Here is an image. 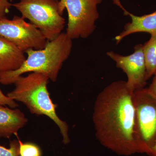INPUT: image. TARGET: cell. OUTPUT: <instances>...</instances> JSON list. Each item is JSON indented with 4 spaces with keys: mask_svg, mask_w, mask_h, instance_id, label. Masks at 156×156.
<instances>
[{
    "mask_svg": "<svg viewBox=\"0 0 156 156\" xmlns=\"http://www.w3.org/2000/svg\"><path fill=\"white\" fill-rule=\"evenodd\" d=\"M107 55L115 62L117 67L126 74V84L129 89L134 92L144 88L148 79L143 53V45H136L134 52L128 56L120 55L112 51L107 52Z\"/></svg>",
    "mask_w": 156,
    "mask_h": 156,
    "instance_id": "ba28073f",
    "label": "cell"
},
{
    "mask_svg": "<svg viewBox=\"0 0 156 156\" xmlns=\"http://www.w3.org/2000/svg\"><path fill=\"white\" fill-rule=\"evenodd\" d=\"M19 143V154L20 156H41V149L33 143H23L16 134Z\"/></svg>",
    "mask_w": 156,
    "mask_h": 156,
    "instance_id": "4fadbf2b",
    "label": "cell"
},
{
    "mask_svg": "<svg viewBox=\"0 0 156 156\" xmlns=\"http://www.w3.org/2000/svg\"><path fill=\"white\" fill-rule=\"evenodd\" d=\"M0 105L9 107L12 108H17L18 106L16 101L5 95L0 88Z\"/></svg>",
    "mask_w": 156,
    "mask_h": 156,
    "instance_id": "9a60e30c",
    "label": "cell"
},
{
    "mask_svg": "<svg viewBox=\"0 0 156 156\" xmlns=\"http://www.w3.org/2000/svg\"><path fill=\"white\" fill-rule=\"evenodd\" d=\"M143 53L149 79L156 73V34L151 35L149 40L143 45Z\"/></svg>",
    "mask_w": 156,
    "mask_h": 156,
    "instance_id": "7c38bea8",
    "label": "cell"
},
{
    "mask_svg": "<svg viewBox=\"0 0 156 156\" xmlns=\"http://www.w3.org/2000/svg\"><path fill=\"white\" fill-rule=\"evenodd\" d=\"M115 5L122 9L126 16H129L131 22L126 23L121 33L115 37V40L118 44L124 38L136 33H147L151 35L156 34V11L151 14L142 16H136L130 13L123 7L120 0H112Z\"/></svg>",
    "mask_w": 156,
    "mask_h": 156,
    "instance_id": "9c48e42d",
    "label": "cell"
},
{
    "mask_svg": "<svg viewBox=\"0 0 156 156\" xmlns=\"http://www.w3.org/2000/svg\"><path fill=\"white\" fill-rule=\"evenodd\" d=\"M150 156H156V142L152 150Z\"/></svg>",
    "mask_w": 156,
    "mask_h": 156,
    "instance_id": "ac0fdd59",
    "label": "cell"
},
{
    "mask_svg": "<svg viewBox=\"0 0 156 156\" xmlns=\"http://www.w3.org/2000/svg\"><path fill=\"white\" fill-rule=\"evenodd\" d=\"M12 4L9 0H0V18L6 17L10 11Z\"/></svg>",
    "mask_w": 156,
    "mask_h": 156,
    "instance_id": "2e32d148",
    "label": "cell"
},
{
    "mask_svg": "<svg viewBox=\"0 0 156 156\" xmlns=\"http://www.w3.org/2000/svg\"><path fill=\"white\" fill-rule=\"evenodd\" d=\"M24 53L13 43L0 36V73L19 68L26 58Z\"/></svg>",
    "mask_w": 156,
    "mask_h": 156,
    "instance_id": "8fae6325",
    "label": "cell"
},
{
    "mask_svg": "<svg viewBox=\"0 0 156 156\" xmlns=\"http://www.w3.org/2000/svg\"><path fill=\"white\" fill-rule=\"evenodd\" d=\"M49 80L47 76L41 73H31L26 76H20L14 83V90L7 95L25 105L33 114L46 115L53 120L60 130L62 143L69 144L70 139L68 125L56 114L58 105L53 103L50 98L48 89Z\"/></svg>",
    "mask_w": 156,
    "mask_h": 156,
    "instance_id": "3957f363",
    "label": "cell"
},
{
    "mask_svg": "<svg viewBox=\"0 0 156 156\" xmlns=\"http://www.w3.org/2000/svg\"><path fill=\"white\" fill-rule=\"evenodd\" d=\"M102 0H58L59 13L66 9L68 23L66 34L72 40L86 39L96 29L99 14L98 7Z\"/></svg>",
    "mask_w": 156,
    "mask_h": 156,
    "instance_id": "8992f818",
    "label": "cell"
},
{
    "mask_svg": "<svg viewBox=\"0 0 156 156\" xmlns=\"http://www.w3.org/2000/svg\"><path fill=\"white\" fill-rule=\"evenodd\" d=\"M28 122L19 109L0 105V138H9L16 135Z\"/></svg>",
    "mask_w": 156,
    "mask_h": 156,
    "instance_id": "30bf717a",
    "label": "cell"
},
{
    "mask_svg": "<svg viewBox=\"0 0 156 156\" xmlns=\"http://www.w3.org/2000/svg\"><path fill=\"white\" fill-rule=\"evenodd\" d=\"M0 156H20L18 139L11 141L9 148L0 145Z\"/></svg>",
    "mask_w": 156,
    "mask_h": 156,
    "instance_id": "5bb4252c",
    "label": "cell"
},
{
    "mask_svg": "<svg viewBox=\"0 0 156 156\" xmlns=\"http://www.w3.org/2000/svg\"><path fill=\"white\" fill-rule=\"evenodd\" d=\"M0 36L13 43L24 53L29 49H43L48 41L35 26L18 16L11 20L6 17L0 18Z\"/></svg>",
    "mask_w": 156,
    "mask_h": 156,
    "instance_id": "52a82bcc",
    "label": "cell"
},
{
    "mask_svg": "<svg viewBox=\"0 0 156 156\" xmlns=\"http://www.w3.org/2000/svg\"><path fill=\"white\" fill-rule=\"evenodd\" d=\"M135 136L140 154L150 156L156 142V98L148 88L133 92Z\"/></svg>",
    "mask_w": 156,
    "mask_h": 156,
    "instance_id": "5b68a950",
    "label": "cell"
},
{
    "mask_svg": "<svg viewBox=\"0 0 156 156\" xmlns=\"http://www.w3.org/2000/svg\"><path fill=\"white\" fill-rule=\"evenodd\" d=\"M147 88L151 94L156 98V73L154 75V77L149 87Z\"/></svg>",
    "mask_w": 156,
    "mask_h": 156,
    "instance_id": "e0dca14e",
    "label": "cell"
},
{
    "mask_svg": "<svg viewBox=\"0 0 156 156\" xmlns=\"http://www.w3.org/2000/svg\"><path fill=\"white\" fill-rule=\"evenodd\" d=\"M57 1H58V0H57Z\"/></svg>",
    "mask_w": 156,
    "mask_h": 156,
    "instance_id": "d6986e66",
    "label": "cell"
},
{
    "mask_svg": "<svg viewBox=\"0 0 156 156\" xmlns=\"http://www.w3.org/2000/svg\"><path fill=\"white\" fill-rule=\"evenodd\" d=\"M57 0H20L12 4L21 13V17L28 19L48 41H52L62 32L65 19L58 11Z\"/></svg>",
    "mask_w": 156,
    "mask_h": 156,
    "instance_id": "277c9868",
    "label": "cell"
},
{
    "mask_svg": "<svg viewBox=\"0 0 156 156\" xmlns=\"http://www.w3.org/2000/svg\"><path fill=\"white\" fill-rule=\"evenodd\" d=\"M73 40L66 33H62L40 50L30 49L25 51L27 58L19 68L12 71L0 73V83L14 84L16 79L27 73H38L56 82L65 62L68 58L73 48Z\"/></svg>",
    "mask_w": 156,
    "mask_h": 156,
    "instance_id": "7a4b0ae2",
    "label": "cell"
},
{
    "mask_svg": "<svg viewBox=\"0 0 156 156\" xmlns=\"http://www.w3.org/2000/svg\"><path fill=\"white\" fill-rule=\"evenodd\" d=\"M133 92L126 81H115L96 97L92 120L96 139L118 155L140 154L135 136Z\"/></svg>",
    "mask_w": 156,
    "mask_h": 156,
    "instance_id": "6da1fadb",
    "label": "cell"
}]
</instances>
